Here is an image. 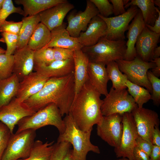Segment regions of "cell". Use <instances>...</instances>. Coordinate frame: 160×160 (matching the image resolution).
Instances as JSON below:
<instances>
[{
  "label": "cell",
  "instance_id": "cell-1",
  "mask_svg": "<svg viewBox=\"0 0 160 160\" xmlns=\"http://www.w3.org/2000/svg\"><path fill=\"white\" fill-rule=\"evenodd\" d=\"M75 96L73 72L62 77L49 78L39 92L23 103L34 112L54 103L63 117L69 112Z\"/></svg>",
  "mask_w": 160,
  "mask_h": 160
},
{
  "label": "cell",
  "instance_id": "cell-2",
  "mask_svg": "<svg viewBox=\"0 0 160 160\" xmlns=\"http://www.w3.org/2000/svg\"><path fill=\"white\" fill-rule=\"evenodd\" d=\"M101 95L88 79L74 98L69 113L81 130H92L94 125L102 121Z\"/></svg>",
  "mask_w": 160,
  "mask_h": 160
},
{
  "label": "cell",
  "instance_id": "cell-3",
  "mask_svg": "<svg viewBox=\"0 0 160 160\" xmlns=\"http://www.w3.org/2000/svg\"><path fill=\"white\" fill-rule=\"evenodd\" d=\"M63 120L65 129L63 133L60 134L57 143L65 142L72 145V154L76 160H86L87 155L90 151L100 153L98 147L92 144L90 140L92 130L84 131L80 129L69 113L65 115Z\"/></svg>",
  "mask_w": 160,
  "mask_h": 160
},
{
  "label": "cell",
  "instance_id": "cell-4",
  "mask_svg": "<svg viewBox=\"0 0 160 160\" xmlns=\"http://www.w3.org/2000/svg\"><path fill=\"white\" fill-rule=\"evenodd\" d=\"M126 42L125 40L113 41L103 37L95 44L83 47L81 50L87 56L89 62L106 65L111 62L124 59Z\"/></svg>",
  "mask_w": 160,
  "mask_h": 160
},
{
  "label": "cell",
  "instance_id": "cell-5",
  "mask_svg": "<svg viewBox=\"0 0 160 160\" xmlns=\"http://www.w3.org/2000/svg\"><path fill=\"white\" fill-rule=\"evenodd\" d=\"M60 111L54 103L49 104L30 116L25 117L18 122L16 132L24 130H36L43 127L52 125L56 127L60 134L65 129V125Z\"/></svg>",
  "mask_w": 160,
  "mask_h": 160
},
{
  "label": "cell",
  "instance_id": "cell-6",
  "mask_svg": "<svg viewBox=\"0 0 160 160\" xmlns=\"http://www.w3.org/2000/svg\"><path fill=\"white\" fill-rule=\"evenodd\" d=\"M36 136V130L31 129L12 134L1 160H18L28 158Z\"/></svg>",
  "mask_w": 160,
  "mask_h": 160
},
{
  "label": "cell",
  "instance_id": "cell-7",
  "mask_svg": "<svg viewBox=\"0 0 160 160\" xmlns=\"http://www.w3.org/2000/svg\"><path fill=\"white\" fill-rule=\"evenodd\" d=\"M120 71L126 75L130 82L145 88L151 94L152 87L147 77V73L156 65L152 62H145L136 56L131 60L124 59L116 61Z\"/></svg>",
  "mask_w": 160,
  "mask_h": 160
},
{
  "label": "cell",
  "instance_id": "cell-8",
  "mask_svg": "<svg viewBox=\"0 0 160 160\" xmlns=\"http://www.w3.org/2000/svg\"><path fill=\"white\" fill-rule=\"evenodd\" d=\"M102 100L101 110L103 116L131 113L138 107L126 89L116 90L111 87Z\"/></svg>",
  "mask_w": 160,
  "mask_h": 160
},
{
  "label": "cell",
  "instance_id": "cell-9",
  "mask_svg": "<svg viewBox=\"0 0 160 160\" xmlns=\"http://www.w3.org/2000/svg\"><path fill=\"white\" fill-rule=\"evenodd\" d=\"M123 131L119 145L114 148L117 158H126L134 160L133 151L136 146L138 134L135 124L131 113L122 114Z\"/></svg>",
  "mask_w": 160,
  "mask_h": 160
},
{
  "label": "cell",
  "instance_id": "cell-10",
  "mask_svg": "<svg viewBox=\"0 0 160 160\" xmlns=\"http://www.w3.org/2000/svg\"><path fill=\"white\" fill-rule=\"evenodd\" d=\"M139 9L136 6L131 5L123 14L111 17H105L98 14L97 15L104 21L107 26L104 37L113 41L125 40V32L128 30L130 22L136 16Z\"/></svg>",
  "mask_w": 160,
  "mask_h": 160
},
{
  "label": "cell",
  "instance_id": "cell-11",
  "mask_svg": "<svg viewBox=\"0 0 160 160\" xmlns=\"http://www.w3.org/2000/svg\"><path fill=\"white\" fill-rule=\"evenodd\" d=\"M122 114L115 113L103 116L97 125V135L110 146L115 148L120 145L123 131Z\"/></svg>",
  "mask_w": 160,
  "mask_h": 160
},
{
  "label": "cell",
  "instance_id": "cell-12",
  "mask_svg": "<svg viewBox=\"0 0 160 160\" xmlns=\"http://www.w3.org/2000/svg\"><path fill=\"white\" fill-rule=\"evenodd\" d=\"M138 135L152 143V138L155 126L159 127L160 121L158 113L155 111L138 107L131 113Z\"/></svg>",
  "mask_w": 160,
  "mask_h": 160
},
{
  "label": "cell",
  "instance_id": "cell-13",
  "mask_svg": "<svg viewBox=\"0 0 160 160\" xmlns=\"http://www.w3.org/2000/svg\"><path fill=\"white\" fill-rule=\"evenodd\" d=\"M86 2L84 11H72L67 17L68 25L66 29L73 37L78 38L81 32L85 31L91 19L99 14L97 9L90 0H87Z\"/></svg>",
  "mask_w": 160,
  "mask_h": 160
},
{
  "label": "cell",
  "instance_id": "cell-14",
  "mask_svg": "<svg viewBox=\"0 0 160 160\" xmlns=\"http://www.w3.org/2000/svg\"><path fill=\"white\" fill-rule=\"evenodd\" d=\"M35 112L28 108L15 97L0 109V121L7 126L13 134L15 126L20 120Z\"/></svg>",
  "mask_w": 160,
  "mask_h": 160
},
{
  "label": "cell",
  "instance_id": "cell-15",
  "mask_svg": "<svg viewBox=\"0 0 160 160\" xmlns=\"http://www.w3.org/2000/svg\"><path fill=\"white\" fill-rule=\"evenodd\" d=\"M160 34H157L146 26L138 36L135 47L137 56L143 61L149 62L153 60L155 49L158 46Z\"/></svg>",
  "mask_w": 160,
  "mask_h": 160
},
{
  "label": "cell",
  "instance_id": "cell-16",
  "mask_svg": "<svg viewBox=\"0 0 160 160\" xmlns=\"http://www.w3.org/2000/svg\"><path fill=\"white\" fill-rule=\"evenodd\" d=\"M49 79L32 72L20 81L16 98L23 103L39 92Z\"/></svg>",
  "mask_w": 160,
  "mask_h": 160
},
{
  "label": "cell",
  "instance_id": "cell-17",
  "mask_svg": "<svg viewBox=\"0 0 160 160\" xmlns=\"http://www.w3.org/2000/svg\"><path fill=\"white\" fill-rule=\"evenodd\" d=\"M74 7L68 1L56 5L39 14L40 22L51 31L63 23L66 15Z\"/></svg>",
  "mask_w": 160,
  "mask_h": 160
},
{
  "label": "cell",
  "instance_id": "cell-18",
  "mask_svg": "<svg viewBox=\"0 0 160 160\" xmlns=\"http://www.w3.org/2000/svg\"><path fill=\"white\" fill-rule=\"evenodd\" d=\"M34 51L27 45L17 49L13 54V73L15 74L20 81L32 72L34 68Z\"/></svg>",
  "mask_w": 160,
  "mask_h": 160
},
{
  "label": "cell",
  "instance_id": "cell-19",
  "mask_svg": "<svg viewBox=\"0 0 160 160\" xmlns=\"http://www.w3.org/2000/svg\"><path fill=\"white\" fill-rule=\"evenodd\" d=\"M107 28L105 22L97 15L91 19L86 30L80 33L79 42L83 47L93 46L104 37Z\"/></svg>",
  "mask_w": 160,
  "mask_h": 160
},
{
  "label": "cell",
  "instance_id": "cell-20",
  "mask_svg": "<svg viewBox=\"0 0 160 160\" xmlns=\"http://www.w3.org/2000/svg\"><path fill=\"white\" fill-rule=\"evenodd\" d=\"M66 27V23L63 22L51 31L50 40L42 48L59 47L74 50L81 49L83 47L79 42L77 38L71 36L67 30Z\"/></svg>",
  "mask_w": 160,
  "mask_h": 160
},
{
  "label": "cell",
  "instance_id": "cell-21",
  "mask_svg": "<svg viewBox=\"0 0 160 160\" xmlns=\"http://www.w3.org/2000/svg\"><path fill=\"white\" fill-rule=\"evenodd\" d=\"M145 27L141 12L139 9L138 12L129 25L127 33V41L124 59L131 60L137 56L135 45L137 39Z\"/></svg>",
  "mask_w": 160,
  "mask_h": 160
},
{
  "label": "cell",
  "instance_id": "cell-22",
  "mask_svg": "<svg viewBox=\"0 0 160 160\" xmlns=\"http://www.w3.org/2000/svg\"><path fill=\"white\" fill-rule=\"evenodd\" d=\"M73 58L74 65L75 98L89 79L88 68L89 60L87 56L81 49L74 51Z\"/></svg>",
  "mask_w": 160,
  "mask_h": 160
},
{
  "label": "cell",
  "instance_id": "cell-23",
  "mask_svg": "<svg viewBox=\"0 0 160 160\" xmlns=\"http://www.w3.org/2000/svg\"><path fill=\"white\" fill-rule=\"evenodd\" d=\"M89 79L93 87L101 95L108 94L107 84L109 80L105 65L89 61L88 68Z\"/></svg>",
  "mask_w": 160,
  "mask_h": 160
},
{
  "label": "cell",
  "instance_id": "cell-24",
  "mask_svg": "<svg viewBox=\"0 0 160 160\" xmlns=\"http://www.w3.org/2000/svg\"><path fill=\"white\" fill-rule=\"evenodd\" d=\"M33 69L47 78L62 77L74 72L73 60V58L63 60H54L47 65Z\"/></svg>",
  "mask_w": 160,
  "mask_h": 160
},
{
  "label": "cell",
  "instance_id": "cell-25",
  "mask_svg": "<svg viewBox=\"0 0 160 160\" xmlns=\"http://www.w3.org/2000/svg\"><path fill=\"white\" fill-rule=\"evenodd\" d=\"M66 0H15L17 4L23 6L24 17L39 14L49 8L62 3Z\"/></svg>",
  "mask_w": 160,
  "mask_h": 160
},
{
  "label": "cell",
  "instance_id": "cell-26",
  "mask_svg": "<svg viewBox=\"0 0 160 160\" xmlns=\"http://www.w3.org/2000/svg\"><path fill=\"white\" fill-rule=\"evenodd\" d=\"M20 81L14 73L6 79L0 80V109L16 97Z\"/></svg>",
  "mask_w": 160,
  "mask_h": 160
},
{
  "label": "cell",
  "instance_id": "cell-27",
  "mask_svg": "<svg viewBox=\"0 0 160 160\" xmlns=\"http://www.w3.org/2000/svg\"><path fill=\"white\" fill-rule=\"evenodd\" d=\"M131 5L136 6L140 10L145 25H154L159 14L153 0H132L124 6V8Z\"/></svg>",
  "mask_w": 160,
  "mask_h": 160
},
{
  "label": "cell",
  "instance_id": "cell-28",
  "mask_svg": "<svg viewBox=\"0 0 160 160\" xmlns=\"http://www.w3.org/2000/svg\"><path fill=\"white\" fill-rule=\"evenodd\" d=\"M23 24L18 34L17 49L28 45L30 38L38 24L40 22L39 14L23 17L22 19Z\"/></svg>",
  "mask_w": 160,
  "mask_h": 160
},
{
  "label": "cell",
  "instance_id": "cell-29",
  "mask_svg": "<svg viewBox=\"0 0 160 160\" xmlns=\"http://www.w3.org/2000/svg\"><path fill=\"white\" fill-rule=\"evenodd\" d=\"M51 38V31L40 22L30 38L28 46L33 51L40 49L48 44Z\"/></svg>",
  "mask_w": 160,
  "mask_h": 160
},
{
  "label": "cell",
  "instance_id": "cell-30",
  "mask_svg": "<svg viewBox=\"0 0 160 160\" xmlns=\"http://www.w3.org/2000/svg\"><path fill=\"white\" fill-rule=\"evenodd\" d=\"M54 141L44 143L35 140L28 158L21 160H49L55 146Z\"/></svg>",
  "mask_w": 160,
  "mask_h": 160
},
{
  "label": "cell",
  "instance_id": "cell-31",
  "mask_svg": "<svg viewBox=\"0 0 160 160\" xmlns=\"http://www.w3.org/2000/svg\"><path fill=\"white\" fill-rule=\"evenodd\" d=\"M106 65L108 77L112 83V87L116 90L126 89L127 77L120 71L116 61L111 62Z\"/></svg>",
  "mask_w": 160,
  "mask_h": 160
},
{
  "label": "cell",
  "instance_id": "cell-32",
  "mask_svg": "<svg viewBox=\"0 0 160 160\" xmlns=\"http://www.w3.org/2000/svg\"><path fill=\"white\" fill-rule=\"evenodd\" d=\"M126 85L128 92L134 99L138 108L143 107V104L151 99V93L145 88L133 83L128 79L126 81Z\"/></svg>",
  "mask_w": 160,
  "mask_h": 160
},
{
  "label": "cell",
  "instance_id": "cell-33",
  "mask_svg": "<svg viewBox=\"0 0 160 160\" xmlns=\"http://www.w3.org/2000/svg\"><path fill=\"white\" fill-rule=\"evenodd\" d=\"M33 60L34 68L49 64L55 60L53 48H42L34 51Z\"/></svg>",
  "mask_w": 160,
  "mask_h": 160
},
{
  "label": "cell",
  "instance_id": "cell-34",
  "mask_svg": "<svg viewBox=\"0 0 160 160\" xmlns=\"http://www.w3.org/2000/svg\"><path fill=\"white\" fill-rule=\"evenodd\" d=\"M13 55L0 54V80L9 77L13 74Z\"/></svg>",
  "mask_w": 160,
  "mask_h": 160
},
{
  "label": "cell",
  "instance_id": "cell-35",
  "mask_svg": "<svg viewBox=\"0 0 160 160\" xmlns=\"http://www.w3.org/2000/svg\"><path fill=\"white\" fill-rule=\"evenodd\" d=\"M17 13L23 15L24 11L21 7H15L12 0H4L3 5L0 11V28L11 14Z\"/></svg>",
  "mask_w": 160,
  "mask_h": 160
},
{
  "label": "cell",
  "instance_id": "cell-36",
  "mask_svg": "<svg viewBox=\"0 0 160 160\" xmlns=\"http://www.w3.org/2000/svg\"><path fill=\"white\" fill-rule=\"evenodd\" d=\"M147 75L152 87L151 99L155 105L159 106L160 104V79L154 76L151 71H148Z\"/></svg>",
  "mask_w": 160,
  "mask_h": 160
},
{
  "label": "cell",
  "instance_id": "cell-37",
  "mask_svg": "<svg viewBox=\"0 0 160 160\" xmlns=\"http://www.w3.org/2000/svg\"><path fill=\"white\" fill-rule=\"evenodd\" d=\"M1 35L0 41L5 43L7 46L5 54L8 55H13L17 49L18 35L3 32Z\"/></svg>",
  "mask_w": 160,
  "mask_h": 160
},
{
  "label": "cell",
  "instance_id": "cell-38",
  "mask_svg": "<svg viewBox=\"0 0 160 160\" xmlns=\"http://www.w3.org/2000/svg\"><path fill=\"white\" fill-rule=\"evenodd\" d=\"M71 145L69 143L65 142L55 143L54 150L49 160H63L70 149Z\"/></svg>",
  "mask_w": 160,
  "mask_h": 160
},
{
  "label": "cell",
  "instance_id": "cell-39",
  "mask_svg": "<svg viewBox=\"0 0 160 160\" xmlns=\"http://www.w3.org/2000/svg\"><path fill=\"white\" fill-rule=\"evenodd\" d=\"M12 134L7 126L0 121V160L6 150Z\"/></svg>",
  "mask_w": 160,
  "mask_h": 160
},
{
  "label": "cell",
  "instance_id": "cell-40",
  "mask_svg": "<svg viewBox=\"0 0 160 160\" xmlns=\"http://www.w3.org/2000/svg\"><path fill=\"white\" fill-rule=\"evenodd\" d=\"M97 9L99 14L105 17H108L113 14L112 4L108 0H90Z\"/></svg>",
  "mask_w": 160,
  "mask_h": 160
},
{
  "label": "cell",
  "instance_id": "cell-41",
  "mask_svg": "<svg viewBox=\"0 0 160 160\" xmlns=\"http://www.w3.org/2000/svg\"><path fill=\"white\" fill-rule=\"evenodd\" d=\"M23 24L21 21L15 22L6 20L0 28V32H7L18 35Z\"/></svg>",
  "mask_w": 160,
  "mask_h": 160
},
{
  "label": "cell",
  "instance_id": "cell-42",
  "mask_svg": "<svg viewBox=\"0 0 160 160\" xmlns=\"http://www.w3.org/2000/svg\"><path fill=\"white\" fill-rule=\"evenodd\" d=\"M53 49L55 60H63L73 58L74 50L59 47H54Z\"/></svg>",
  "mask_w": 160,
  "mask_h": 160
},
{
  "label": "cell",
  "instance_id": "cell-43",
  "mask_svg": "<svg viewBox=\"0 0 160 160\" xmlns=\"http://www.w3.org/2000/svg\"><path fill=\"white\" fill-rule=\"evenodd\" d=\"M136 146L149 156L152 150L153 144L138 135L136 140Z\"/></svg>",
  "mask_w": 160,
  "mask_h": 160
},
{
  "label": "cell",
  "instance_id": "cell-44",
  "mask_svg": "<svg viewBox=\"0 0 160 160\" xmlns=\"http://www.w3.org/2000/svg\"><path fill=\"white\" fill-rule=\"evenodd\" d=\"M109 1L112 4L113 7V14L115 16L122 14L126 12L123 0H110Z\"/></svg>",
  "mask_w": 160,
  "mask_h": 160
},
{
  "label": "cell",
  "instance_id": "cell-45",
  "mask_svg": "<svg viewBox=\"0 0 160 160\" xmlns=\"http://www.w3.org/2000/svg\"><path fill=\"white\" fill-rule=\"evenodd\" d=\"M134 160H150L149 156L136 147L133 151Z\"/></svg>",
  "mask_w": 160,
  "mask_h": 160
},
{
  "label": "cell",
  "instance_id": "cell-46",
  "mask_svg": "<svg viewBox=\"0 0 160 160\" xmlns=\"http://www.w3.org/2000/svg\"><path fill=\"white\" fill-rule=\"evenodd\" d=\"M156 9L159 15L153 26L145 25V26L151 31L157 34H160V11L158 7Z\"/></svg>",
  "mask_w": 160,
  "mask_h": 160
},
{
  "label": "cell",
  "instance_id": "cell-47",
  "mask_svg": "<svg viewBox=\"0 0 160 160\" xmlns=\"http://www.w3.org/2000/svg\"><path fill=\"white\" fill-rule=\"evenodd\" d=\"M152 144L160 147V131L158 126L155 127L152 135Z\"/></svg>",
  "mask_w": 160,
  "mask_h": 160
},
{
  "label": "cell",
  "instance_id": "cell-48",
  "mask_svg": "<svg viewBox=\"0 0 160 160\" xmlns=\"http://www.w3.org/2000/svg\"><path fill=\"white\" fill-rule=\"evenodd\" d=\"M149 157L150 160H160V147L153 145Z\"/></svg>",
  "mask_w": 160,
  "mask_h": 160
},
{
  "label": "cell",
  "instance_id": "cell-49",
  "mask_svg": "<svg viewBox=\"0 0 160 160\" xmlns=\"http://www.w3.org/2000/svg\"><path fill=\"white\" fill-rule=\"evenodd\" d=\"M155 63L156 65L151 71L153 74L159 78L160 76V57L153 59L151 61Z\"/></svg>",
  "mask_w": 160,
  "mask_h": 160
},
{
  "label": "cell",
  "instance_id": "cell-50",
  "mask_svg": "<svg viewBox=\"0 0 160 160\" xmlns=\"http://www.w3.org/2000/svg\"><path fill=\"white\" fill-rule=\"evenodd\" d=\"M63 160H76L73 155L72 149L69 150Z\"/></svg>",
  "mask_w": 160,
  "mask_h": 160
},
{
  "label": "cell",
  "instance_id": "cell-51",
  "mask_svg": "<svg viewBox=\"0 0 160 160\" xmlns=\"http://www.w3.org/2000/svg\"><path fill=\"white\" fill-rule=\"evenodd\" d=\"M160 47L157 46L154 49L153 54V59L160 57Z\"/></svg>",
  "mask_w": 160,
  "mask_h": 160
},
{
  "label": "cell",
  "instance_id": "cell-52",
  "mask_svg": "<svg viewBox=\"0 0 160 160\" xmlns=\"http://www.w3.org/2000/svg\"><path fill=\"white\" fill-rule=\"evenodd\" d=\"M153 1L154 5L155 4L158 6L159 8L160 7V0H153Z\"/></svg>",
  "mask_w": 160,
  "mask_h": 160
},
{
  "label": "cell",
  "instance_id": "cell-53",
  "mask_svg": "<svg viewBox=\"0 0 160 160\" xmlns=\"http://www.w3.org/2000/svg\"><path fill=\"white\" fill-rule=\"evenodd\" d=\"M6 52V50L0 47V54H4Z\"/></svg>",
  "mask_w": 160,
  "mask_h": 160
},
{
  "label": "cell",
  "instance_id": "cell-54",
  "mask_svg": "<svg viewBox=\"0 0 160 160\" xmlns=\"http://www.w3.org/2000/svg\"><path fill=\"white\" fill-rule=\"evenodd\" d=\"M4 1V0H0V8H1L3 5Z\"/></svg>",
  "mask_w": 160,
  "mask_h": 160
},
{
  "label": "cell",
  "instance_id": "cell-55",
  "mask_svg": "<svg viewBox=\"0 0 160 160\" xmlns=\"http://www.w3.org/2000/svg\"><path fill=\"white\" fill-rule=\"evenodd\" d=\"M129 160L128 159H127V158H123L122 159H116V160Z\"/></svg>",
  "mask_w": 160,
  "mask_h": 160
},
{
  "label": "cell",
  "instance_id": "cell-56",
  "mask_svg": "<svg viewBox=\"0 0 160 160\" xmlns=\"http://www.w3.org/2000/svg\"><path fill=\"white\" fill-rule=\"evenodd\" d=\"M18 160H21V159H19Z\"/></svg>",
  "mask_w": 160,
  "mask_h": 160
},
{
  "label": "cell",
  "instance_id": "cell-57",
  "mask_svg": "<svg viewBox=\"0 0 160 160\" xmlns=\"http://www.w3.org/2000/svg\"><path fill=\"white\" fill-rule=\"evenodd\" d=\"M1 9V8H0V11Z\"/></svg>",
  "mask_w": 160,
  "mask_h": 160
}]
</instances>
